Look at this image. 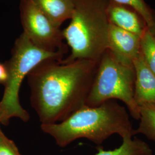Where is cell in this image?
I'll return each instance as SVG.
<instances>
[{
  "label": "cell",
  "mask_w": 155,
  "mask_h": 155,
  "mask_svg": "<svg viewBox=\"0 0 155 155\" xmlns=\"http://www.w3.org/2000/svg\"><path fill=\"white\" fill-rule=\"evenodd\" d=\"M107 15L111 24L141 38L148 29L144 18L132 8L110 0Z\"/></svg>",
  "instance_id": "ba28073f"
},
{
  "label": "cell",
  "mask_w": 155,
  "mask_h": 155,
  "mask_svg": "<svg viewBox=\"0 0 155 155\" xmlns=\"http://www.w3.org/2000/svg\"><path fill=\"white\" fill-rule=\"evenodd\" d=\"M41 129L61 147L82 138L100 145L114 134L122 138L134 136V129L125 107L112 100L96 106H84L65 120L41 124Z\"/></svg>",
  "instance_id": "7a4b0ae2"
},
{
  "label": "cell",
  "mask_w": 155,
  "mask_h": 155,
  "mask_svg": "<svg viewBox=\"0 0 155 155\" xmlns=\"http://www.w3.org/2000/svg\"><path fill=\"white\" fill-rule=\"evenodd\" d=\"M20 20L24 33L42 50L66 54L67 45L63 32L53 24L32 0H21Z\"/></svg>",
  "instance_id": "8992f818"
},
{
  "label": "cell",
  "mask_w": 155,
  "mask_h": 155,
  "mask_svg": "<svg viewBox=\"0 0 155 155\" xmlns=\"http://www.w3.org/2000/svg\"><path fill=\"white\" fill-rule=\"evenodd\" d=\"M132 137H122L121 145L115 150H106L98 148L95 155H153L152 150L148 144L140 139H133Z\"/></svg>",
  "instance_id": "8fae6325"
},
{
  "label": "cell",
  "mask_w": 155,
  "mask_h": 155,
  "mask_svg": "<svg viewBox=\"0 0 155 155\" xmlns=\"http://www.w3.org/2000/svg\"><path fill=\"white\" fill-rule=\"evenodd\" d=\"M140 122L137 129H134V135L142 134L155 141V104H145L140 106Z\"/></svg>",
  "instance_id": "7c38bea8"
},
{
  "label": "cell",
  "mask_w": 155,
  "mask_h": 155,
  "mask_svg": "<svg viewBox=\"0 0 155 155\" xmlns=\"http://www.w3.org/2000/svg\"><path fill=\"white\" fill-rule=\"evenodd\" d=\"M32 1L58 28H61L63 22L71 18L74 0Z\"/></svg>",
  "instance_id": "30bf717a"
},
{
  "label": "cell",
  "mask_w": 155,
  "mask_h": 155,
  "mask_svg": "<svg viewBox=\"0 0 155 155\" xmlns=\"http://www.w3.org/2000/svg\"><path fill=\"white\" fill-rule=\"evenodd\" d=\"M132 8L143 17L150 32L155 36V13L144 0H111Z\"/></svg>",
  "instance_id": "4fadbf2b"
},
{
  "label": "cell",
  "mask_w": 155,
  "mask_h": 155,
  "mask_svg": "<svg viewBox=\"0 0 155 155\" xmlns=\"http://www.w3.org/2000/svg\"><path fill=\"white\" fill-rule=\"evenodd\" d=\"M64 55L61 52H50L33 44L22 32L16 39L12 51L11 59L5 63L8 78L0 102L2 113V123L8 125L9 120L16 117L24 122L29 120L28 112L20 103L19 92L22 81L28 74L40 63L48 59L61 61Z\"/></svg>",
  "instance_id": "277c9868"
},
{
  "label": "cell",
  "mask_w": 155,
  "mask_h": 155,
  "mask_svg": "<svg viewBox=\"0 0 155 155\" xmlns=\"http://www.w3.org/2000/svg\"><path fill=\"white\" fill-rule=\"evenodd\" d=\"M140 50L147 64L155 75V36L148 28L141 38Z\"/></svg>",
  "instance_id": "5bb4252c"
},
{
  "label": "cell",
  "mask_w": 155,
  "mask_h": 155,
  "mask_svg": "<svg viewBox=\"0 0 155 155\" xmlns=\"http://www.w3.org/2000/svg\"><path fill=\"white\" fill-rule=\"evenodd\" d=\"M110 0H74L71 21L63 32L71 53L62 61H99L107 49Z\"/></svg>",
  "instance_id": "3957f363"
},
{
  "label": "cell",
  "mask_w": 155,
  "mask_h": 155,
  "mask_svg": "<svg viewBox=\"0 0 155 155\" xmlns=\"http://www.w3.org/2000/svg\"><path fill=\"white\" fill-rule=\"evenodd\" d=\"M98 63L48 59L28 74L31 104L41 124L61 122L86 105Z\"/></svg>",
  "instance_id": "6da1fadb"
},
{
  "label": "cell",
  "mask_w": 155,
  "mask_h": 155,
  "mask_svg": "<svg viewBox=\"0 0 155 155\" xmlns=\"http://www.w3.org/2000/svg\"><path fill=\"white\" fill-rule=\"evenodd\" d=\"M8 78V69L5 63H0V84H5Z\"/></svg>",
  "instance_id": "2e32d148"
},
{
  "label": "cell",
  "mask_w": 155,
  "mask_h": 155,
  "mask_svg": "<svg viewBox=\"0 0 155 155\" xmlns=\"http://www.w3.org/2000/svg\"><path fill=\"white\" fill-rule=\"evenodd\" d=\"M136 74L134 99L140 106L145 104H155V75L144 60L141 52L133 61Z\"/></svg>",
  "instance_id": "9c48e42d"
},
{
  "label": "cell",
  "mask_w": 155,
  "mask_h": 155,
  "mask_svg": "<svg viewBox=\"0 0 155 155\" xmlns=\"http://www.w3.org/2000/svg\"><path fill=\"white\" fill-rule=\"evenodd\" d=\"M0 130H1V129H0Z\"/></svg>",
  "instance_id": "ac0fdd59"
},
{
  "label": "cell",
  "mask_w": 155,
  "mask_h": 155,
  "mask_svg": "<svg viewBox=\"0 0 155 155\" xmlns=\"http://www.w3.org/2000/svg\"><path fill=\"white\" fill-rule=\"evenodd\" d=\"M2 111L0 109V124L2 123Z\"/></svg>",
  "instance_id": "e0dca14e"
},
{
  "label": "cell",
  "mask_w": 155,
  "mask_h": 155,
  "mask_svg": "<svg viewBox=\"0 0 155 155\" xmlns=\"http://www.w3.org/2000/svg\"><path fill=\"white\" fill-rule=\"evenodd\" d=\"M136 74L133 66L118 61L109 50L101 57L86 105L96 106L109 100H120L130 115L140 120V106L134 99Z\"/></svg>",
  "instance_id": "5b68a950"
},
{
  "label": "cell",
  "mask_w": 155,
  "mask_h": 155,
  "mask_svg": "<svg viewBox=\"0 0 155 155\" xmlns=\"http://www.w3.org/2000/svg\"><path fill=\"white\" fill-rule=\"evenodd\" d=\"M141 38L111 24L108 34L107 50L123 64L133 66L140 53Z\"/></svg>",
  "instance_id": "52a82bcc"
},
{
  "label": "cell",
  "mask_w": 155,
  "mask_h": 155,
  "mask_svg": "<svg viewBox=\"0 0 155 155\" xmlns=\"http://www.w3.org/2000/svg\"><path fill=\"white\" fill-rule=\"evenodd\" d=\"M0 155H21L16 144L0 130Z\"/></svg>",
  "instance_id": "9a60e30c"
}]
</instances>
